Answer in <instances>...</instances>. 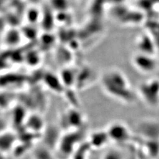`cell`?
<instances>
[{
    "mask_svg": "<svg viewBox=\"0 0 159 159\" xmlns=\"http://www.w3.org/2000/svg\"><path fill=\"white\" fill-rule=\"evenodd\" d=\"M0 159H3V158L2 157V155H0Z\"/></svg>",
    "mask_w": 159,
    "mask_h": 159,
    "instance_id": "5b68a950",
    "label": "cell"
},
{
    "mask_svg": "<svg viewBox=\"0 0 159 159\" xmlns=\"http://www.w3.org/2000/svg\"><path fill=\"white\" fill-rule=\"evenodd\" d=\"M66 119L70 126L74 128L80 127L84 121L82 114L76 109H70V111H68L66 115Z\"/></svg>",
    "mask_w": 159,
    "mask_h": 159,
    "instance_id": "6da1fadb",
    "label": "cell"
},
{
    "mask_svg": "<svg viewBox=\"0 0 159 159\" xmlns=\"http://www.w3.org/2000/svg\"><path fill=\"white\" fill-rule=\"evenodd\" d=\"M102 159H121V155L117 151L110 150L105 153Z\"/></svg>",
    "mask_w": 159,
    "mask_h": 159,
    "instance_id": "277c9868",
    "label": "cell"
},
{
    "mask_svg": "<svg viewBox=\"0 0 159 159\" xmlns=\"http://www.w3.org/2000/svg\"><path fill=\"white\" fill-rule=\"evenodd\" d=\"M13 137L11 135H5L0 137V150L7 151L11 147Z\"/></svg>",
    "mask_w": 159,
    "mask_h": 159,
    "instance_id": "3957f363",
    "label": "cell"
},
{
    "mask_svg": "<svg viewBox=\"0 0 159 159\" xmlns=\"http://www.w3.org/2000/svg\"><path fill=\"white\" fill-rule=\"evenodd\" d=\"M109 139L107 132H94L89 139V144L96 148L102 147L105 145V143Z\"/></svg>",
    "mask_w": 159,
    "mask_h": 159,
    "instance_id": "7a4b0ae2",
    "label": "cell"
}]
</instances>
